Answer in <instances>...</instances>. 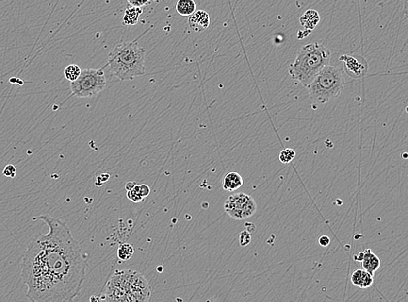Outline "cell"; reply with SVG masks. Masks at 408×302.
Masks as SVG:
<instances>
[{
  "label": "cell",
  "instance_id": "obj_1",
  "mask_svg": "<svg viewBox=\"0 0 408 302\" xmlns=\"http://www.w3.org/2000/svg\"><path fill=\"white\" fill-rule=\"evenodd\" d=\"M49 227L28 245L21 263L26 296L33 302H72L80 294L87 259L67 224L49 214L34 217Z\"/></svg>",
  "mask_w": 408,
  "mask_h": 302
},
{
  "label": "cell",
  "instance_id": "obj_2",
  "mask_svg": "<svg viewBox=\"0 0 408 302\" xmlns=\"http://www.w3.org/2000/svg\"><path fill=\"white\" fill-rule=\"evenodd\" d=\"M152 289L143 274L131 270H115L101 293L90 299L97 302H149Z\"/></svg>",
  "mask_w": 408,
  "mask_h": 302
},
{
  "label": "cell",
  "instance_id": "obj_3",
  "mask_svg": "<svg viewBox=\"0 0 408 302\" xmlns=\"http://www.w3.org/2000/svg\"><path fill=\"white\" fill-rule=\"evenodd\" d=\"M331 51L320 43H310L301 47L294 62L289 67V75L307 87L316 75L330 63Z\"/></svg>",
  "mask_w": 408,
  "mask_h": 302
},
{
  "label": "cell",
  "instance_id": "obj_4",
  "mask_svg": "<svg viewBox=\"0 0 408 302\" xmlns=\"http://www.w3.org/2000/svg\"><path fill=\"white\" fill-rule=\"evenodd\" d=\"M146 50L137 42H123L114 47L108 55L107 67L120 80H132L144 75Z\"/></svg>",
  "mask_w": 408,
  "mask_h": 302
},
{
  "label": "cell",
  "instance_id": "obj_5",
  "mask_svg": "<svg viewBox=\"0 0 408 302\" xmlns=\"http://www.w3.org/2000/svg\"><path fill=\"white\" fill-rule=\"evenodd\" d=\"M345 86L342 69L327 65L307 86L309 96L316 103L323 105L340 96Z\"/></svg>",
  "mask_w": 408,
  "mask_h": 302
},
{
  "label": "cell",
  "instance_id": "obj_6",
  "mask_svg": "<svg viewBox=\"0 0 408 302\" xmlns=\"http://www.w3.org/2000/svg\"><path fill=\"white\" fill-rule=\"evenodd\" d=\"M105 86L106 79L102 69H84L75 81L71 82L72 94L79 98L97 96Z\"/></svg>",
  "mask_w": 408,
  "mask_h": 302
},
{
  "label": "cell",
  "instance_id": "obj_7",
  "mask_svg": "<svg viewBox=\"0 0 408 302\" xmlns=\"http://www.w3.org/2000/svg\"><path fill=\"white\" fill-rule=\"evenodd\" d=\"M226 213L233 219L241 220L255 214L256 201L251 195L239 193L231 195L224 204Z\"/></svg>",
  "mask_w": 408,
  "mask_h": 302
},
{
  "label": "cell",
  "instance_id": "obj_8",
  "mask_svg": "<svg viewBox=\"0 0 408 302\" xmlns=\"http://www.w3.org/2000/svg\"><path fill=\"white\" fill-rule=\"evenodd\" d=\"M340 60L344 62V68L346 74L353 79H359L367 73V62L361 56L343 55L340 58Z\"/></svg>",
  "mask_w": 408,
  "mask_h": 302
},
{
  "label": "cell",
  "instance_id": "obj_9",
  "mask_svg": "<svg viewBox=\"0 0 408 302\" xmlns=\"http://www.w3.org/2000/svg\"><path fill=\"white\" fill-rule=\"evenodd\" d=\"M190 28L194 32H202L210 25L209 14L205 11H195L188 18Z\"/></svg>",
  "mask_w": 408,
  "mask_h": 302
},
{
  "label": "cell",
  "instance_id": "obj_10",
  "mask_svg": "<svg viewBox=\"0 0 408 302\" xmlns=\"http://www.w3.org/2000/svg\"><path fill=\"white\" fill-rule=\"evenodd\" d=\"M351 282L362 289L369 288L374 283V275L364 269H357L351 274Z\"/></svg>",
  "mask_w": 408,
  "mask_h": 302
},
{
  "label": "cell",
  "instance_id": "obj_11",
  "mask_svg": "<svg viewBox=\"0 0 408 302\" xmlns=\"http://www.w3.org/2000/svg\"><path fill=\"white\" fill-rule=\"evenodd\" d=\"M362 268L366 272L375 275V273L380 267V260L379 257L372 252L370 249L364 251V255L361 260Z\"/></svg>",
  "mask_w": 408,
  "mask_h": 302
},
{
  "label": "cell",
  "instance_id": "obj_12",
  "mask_svg": "<svg viewBox=\"0 0 408 302\" xmlns=\"http://www.w3.org/2000/svg\"><path fill=\"white\" fill-rule=\"evenodd\" d=\"M242 185H243V179L240 173L231 172L224 176L223 188L226 191H229V192L236 191Z\"/></svg>",
  "mask_w": 408,
  "mask_h": 302
},
{
  "label": "cell",
  "instance_id": "obj_13",
  "mask_svg": "<svg viewBox=\"0 0 408 302\" xmlns=\"http://www.w3.org/2000/svg\"><path fill=\"white\" fill-rule=\"evenodd\" d=\"M320 15L314 10H308L300 17L299 21L302 26L308 31L314 29L316 25L320 22Z\"/></svg>",
  "mask_w": 408,
  "mask_h": 302
},
{
  "label": "cell",
  "instance_id": "obj_14",
  "mask_svg": "<svg viewBox=\"0 0 408 302\" xmlns=\"http://www.w3.org/2000/svg\"><path fill=\"white\" fill-rule=\"evenodd\" d=\"M142 13L140 7L131 5L127 7L123 16V25H134L139 21V15Z\"/></svg>",
  "mask_w": 408,
  "mask_h": 302
},
{
  "label": "cell",
  "instance_id": "obj_15",
  "mask_svg": "<svg viewBox=\"0 0 408 302\" xmlns=\"http://www.w3.org/2000/svg\"><path fill=\"white\" fill-rule=\"evenodd\" d=\"M176 10L181 16H190L196 11V3L194 0H179Z\"/></svg>",
  "mask_w": 408,
  "mask_h": 302
},
{
  "label": "cell",
  "instance_id": "obj_16",
  "mask_svg": "<svg viewBox=\"0 0 408 302\" xmlns=\"http://www.w3.org/2000/svg\"><path fill=\"white\" fill-rule=\"evenodd\" d=\"M134 253V248L129 243L121 244L118 249V259L127 261L130 260Z\"/></svg>",
  "mask_w": 408,
  "mask_h": 302
},
{
  "label": "cell",
  "instance_id": "obj_17",
  "mask_svg": "<svg viewBox=\"0 0 408 302\" xmlns=\"http://www.w3.org/2000/svg\"><path fill=\"white\" fill-rule=\"evenodd\" d=\"M81 71L82 70L79 66L72 64L66 67L64 71V73H65V79L69 80L70 82H72V81H75L80 77Z\"/></svg>",
  "mask_w": 408,
  "mask_h": 302
},
{
  "label": "cell",
  "instance_id": "obj_18",
  "mask_svg": "<svg viewBox=\"0 0 408 302\" xmlns=\"http://www.w3.org/2000/svg\"><path fill=\"white\" fill-rule=\"evenodd\" d=\"M295 156H296V152L294 149L286 148V149L281 150V151L279 152L278 158H279V160H280L281 163L288 164L290 163L291 161L294 159Z\"/></svg>",
  "mask_w": 408,
  "mask_h": 302
},
{
  "label": "cell",
  "instance_id": "obj_19",
  "mask_svg": "<svg viewBox=\"0 0 408 302\" xmlns=\"http://www.w3.org/2000/svg\"><path fill=\"white\" fill-rule=\"evenodd\" d=\"M127 196L130 201L135 202V203L142 201L144 200V198L141 196V194L139 193V185L137 183L132 188L127 191Z\"/></svg>",
  "mask_w": 408,
  "mask_h": 302
},
{
  "label": "cell",
  "instance_id": "obj_20",
  "mask_svg": "<svg viewBox=\"0 0 408 302\" xmlns=\"http://www.w3.org/2000/svg\"><path fill=\"white\" fill-rule=\"evenodd\" d=\"M240 245L241 247H246L247 245L251 243V239H252V237H251V234L249 233L248 231H246V230H245V231H242L240 234Z\"/></svg>",
  "mask_w": 408,
  "mask_h": 302
},
{
  "label": "cell",
  "instance_id": "obj_21",
  "mask_svg": "<svg viewBox=\"0 0 408 302\" xmlns=\"http://www.w3.org/2000/svg\"><path fill=\"white\" fill-rule=\"evenodd\" d=\"M3 174L5 177H9V178H15L16 174H17V168H15L13 165H7L3 170Z\"/></svg>",
  "mask_w": 408,
  "mask_h": 302
},
{
  "label": "cell",
  "instance_id": "obj_22",
  "mask_svg": "<svg viewBox=\"0 0 408 302\" xmlns=\"http://www.w3.org/2000/svg\"><path fill=\"white\" fill-rule=\"evenodd\" d=\"M139 185V193L141 194V196L145 199L147 197L148 195L151 193V189L146 184H138Z\"/></svg>",
  "mask_w": 408,
  "mask_h": 302
},
{
  "label": "cell",
  "instance_id": "obj_23",
  "mask_svg": "<svg viewBox=\"0 0 408 302\" xmlns=\"http://www.w3.org/2000/svg\"><path fill=\"white\" fill-rule=\"evenodd\" d=\"M131 5L136 7H142L147 4H150V0H127Z\"/></svg>",
  "mask_w": 408,
  "mask_h": 302
},
{
  "label": "cell",
  "instance_id": "obj_24",
  "mask_svg": "<svg viewBox=\"0 0 408 302\" xmlns=\"http://www.w3.org/2000/svg\"><path fill=\"white\" fill-rule=\"evenodd\" d=\"M331 243V239L329 238L327 235H322L319 238V244L321 247H327L329 244Z\"/></svg>",
  "mask_w": 408,
  "mask_h": 302
},
{
  "label": "cell",
  "instance_id": "obj_25",
  "mask_svg": "<svg viewBox=\"0 0 408 302\" xmlns=\"http://www.w3.org/2000/svg\"><path fill=\"white\" fill-rule=\"evenodd\" d=\"M363 255H364V252H359V253H357L356 255H354V260H356V261H359V262H361Z\"/></svg>",
  "mask_w": 408,
  "mask_h": 302
},
{
  "label": "cell",
  "instance_id": "obj_26",
  "mask_svg": "<svg viewBox=\"0 0 408 302\" xmlns=\"http://www.w3.org/2000/svg\"><path fill=\"white\" fill-rule=\"evenodd\" d=\"M135 185H136V182H133V181H129V182H127V184H126V189H127V191L132 188Z\"/></svg>",
  "mask_w": 408,
  "mask_h": 302
}]
</instances>
